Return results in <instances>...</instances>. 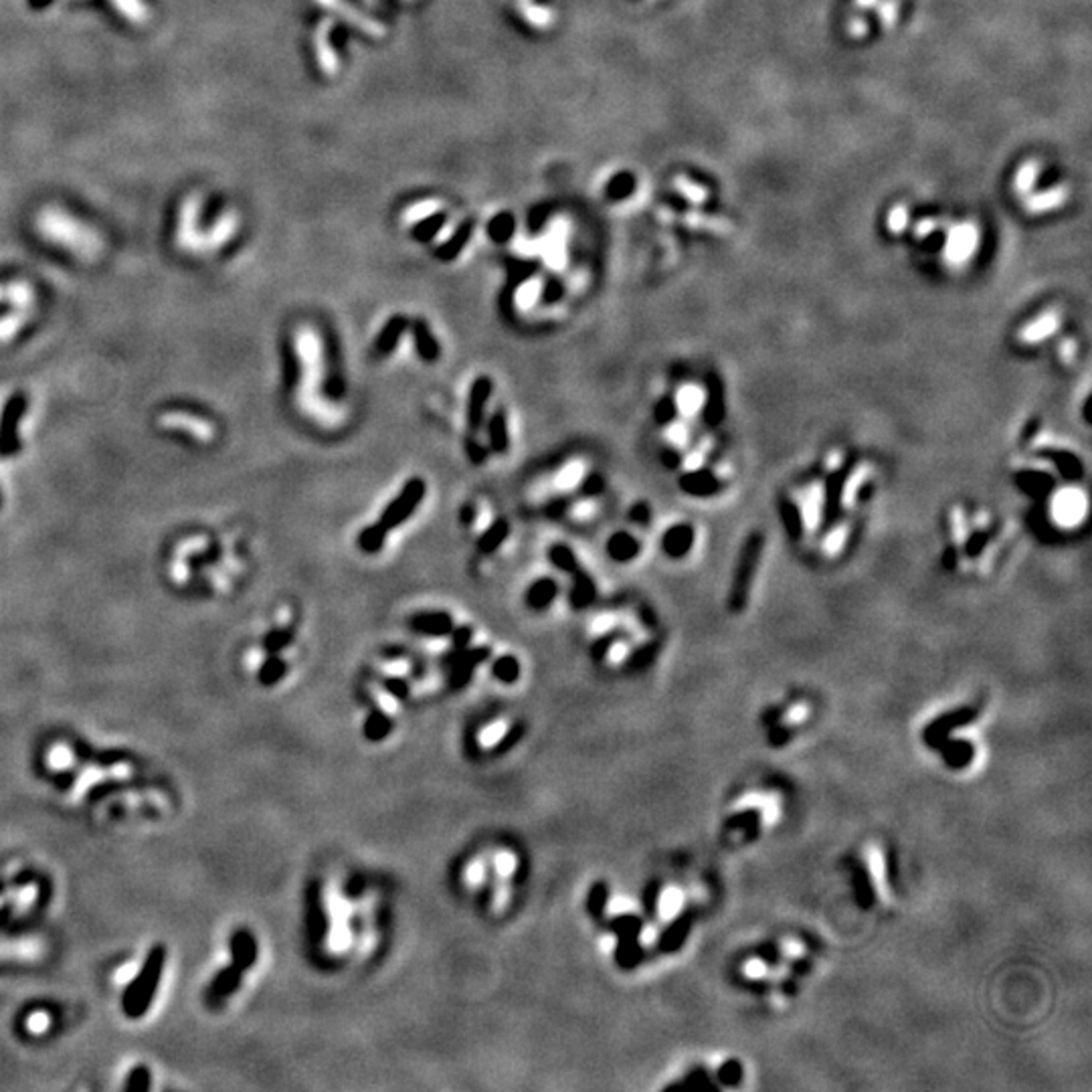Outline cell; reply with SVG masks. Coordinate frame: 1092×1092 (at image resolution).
Here are the masks:
<instances>
[{
    "mask_svg": "<svg viewBox=\"0 0 1092 1092\" xmlns=\"http://www.w3.org/2000/svg\"><path fill=\"white\" fill-rule=\"evenodd\" d=\"M568 508H571V500H568V498L561 496V498H552V500L546 504L545 510H542V512H545V516L551 518V520H558V518H562L567 514Z\"/></svg>",
    "mask_w": 1092,
    "mask_h": 1092,
    "instance_id": "49",
    "label": "cell"
},
{
    "mask_svg": "<svg viewBox=\"0 0 1092 1092\" xmlns=\"http://www.w3.org/2000/svg\"><path fill=\"white\" fill-rule=\"evenodd\" d=\"M203 213V194L193 193L182 201L181 213H178V227H177V241L184 251L193 256H201V237L203 231L198 229V219Z\"/></svg>",
    "mask_w": 1092,
    "mask_h": 1092,
    "instance_id": "5",
    "label": "cell"
},
{
    "mask_svg": "<svg viewBox=\"0 0 1092 1092\" xmlns=\"http://www.w3.org/2000/svg\"><path fill=\"white\" fill-rule=\"evenodd\" d=\"M607 905H609V886L603 880H597L587 892V912L593 919H601L605 915Z\"/></svg>",
    "mask_w": 1092,
    "mask_h": 1092,
    "instance_id": "34",
    "label": "cell"
},
{
    "mask_svg": "<svg viewBox=\"0 0 1092 1092\" xmlns=\"http://www.w3.org/2000/svg\"><path fill=\"white\" fill-rule=\"evenodd\" d=\"M615 633H603L601 637H597L595 641L589 646V656L593 662H603L607 657V653L611 652V647L615 646Z\"/></svg>",
    "mask_w": 1092,
    "mask_h": 1092,
    "instance_id": "43",
    "label": "cell"
},
{
    "mask_svg": "<svg viewBox=\"0 0 1092 1092\" xmlns=\"http://www.w3.org/2000/svg\"><path fill=\"white\" fill-rule=\"evenodd\" d=\"M640 551L641 546L640 542H637V538L625 530L613 532V535L607 538L605 552L609 555L611 561L615 562H630L640 555Z\"/></svg>",
    "mask_w": 1092,
    "mask_h": 1092,
    "instance_id": "23",
    "label": "cell"
},
{
    "mask_svg": "<svg viewBox=\"0 0 1092 1092\" xmlns=\"http://www.w3.org/2000/svg\"><path fill=\"white\" fill-rule=\"evenodd\" d=\"M34 227L43 239L65 247L69 253L86 261H93L103 253V239L96 229L57 207H45L43 211H39Z\"/></svg>",
    "mask_w": 1092,
    "mask_h": 1092,
    "instance_id": "1",
    "label": "cell"
},
{
    "mask_svg": "<svg viewBox=\"0 0 1092 1092\" xmlns=\"http://www.w3.org/2000/svg\"><path fill=\"white\" fill-rule=\"evenodd\" d=\"M166 947L162 942L148 951L146 959L134 979L129 981L122 994V1011L128 1020H140L148 1014L161 987V979L166 967Z\"/></svg>",
    "mask_w": 1092,
    "mask_h": 1092,
    "instance_id": "2",
    "label": "cell"
},
{
    "mask_svg": "<svg viewBox=\"0 0 1092 1092\" xmlns=\"http://www.w3.org/2000/svg\"><path fill=\"white\" fill-rule=\"evenodd\" d=\"M609 926L617 935V963L623 969H631L640 961V942H637V936L641 935V921L636 915H620L609 921Z\"/></svg>",
    "mask_w": 1092,
    "mask_h": 1092,
    "instance_id": "6",
    "label": "cell"
},
{
    "mask_svg": "<svg viewBox=\"0 0 1092 1092\" xmlns=\"http://www.w3.org/2000/svg\"><path fill=\"white\" fill-rule=\"evenodd\" d=\"M451 636V652H462L466 647H470V643L473 640V630L470 625H462V627H453Z\"/></svg>",
    "mask_w": 1092,
    "mask_h": 1092,
    "instance_id": "47",
    "label": "cell"
},
{
    "mask_svg": "<svg viewBox=\"0 0 1092 1092\" xmlns=\"http://www.w3.org/2000/svg\"><path fill=\"white\" fill-rule=\"evenodd\" d=\"M241 985H243V971L237 969L233 963L223 967V969H219L217 973L213 975L211 984L207 987V994H204L207 1005L211 1007L223 1005L229 997L241 989Z\"/></svg>",
    "mask_w": 1092,
    "mask_h": 1092,
    "instance_id": "11",
    "label": "cell"
},
{
    "mask_svg": "<svg viewBox=\"0 0 1092 1092\" xmlns=\"http://www.w3.org/2000/svg\"><path fill=\"white\" fill-rule=\"evenodd\" d=\"M109 3L132 24H144L148 21V17H150V11H148L144 0H109Z\"/></svg>",
    "mask_w": 1092,
    "mask_h": 1092,
    "instance_id": "35",
    "label": "cell"
},
{
    "mask_svg": "<svg viewBox=\"0 0 1092 1092\" xmlns=\"http://www.w3.org/2000/svg\"><path fill=\"white\" fill-rule=\"evenodd\" d=\"M382 690H385L387 694H391L395 700H407L409 694H411L409 682L401 676H387L385 680H382Z\"/></svg>",
    "mask_w": 1092,
    "mask_h": 1092,
    "instance_id": "42",
    "label": "cell"
},
{
    "mask_svg": "<svg viewBox=\"0 0 1092 1092\" xmlns=\"http://www.w3.org/2000/svg\"><path fill=\"white\" fill-rule=\"evenodd\" d=\"M73 783H76V773H73V771L57 773V777H55V787H57V789H61V791H67L69 787L73 785Z\"/></svg>",
    "mask_w": 1092,
    "mask_h": 1092,
    "instance_id": "56",
    "label": "cell"
},
{
    "mask_svg": "<svg viewBox=\"0 0 1092 1092\" xmlns=\"http://www.w3.org/2000/svg\"><path fill=\"white\" fill-rule=\"evenodd\" d=\"M440 208H441L440 201H423L421 204H417V207L409 208L405 217L409 223H417V221H423V219L431 217V214H435Z\"/></svg>",
    "mask_w": 1092,
    "mask_h": 1092,
    "instance_id": "45",
    "label": "cell"
},
{
    "mask_svg": "<svg viewBox=\"0 0 1092 1092\" xmlns=\"http://www.w3.org/2000/svg\"><path fill=\"white\" fill-rule=\"evenodd\" d=\"M27 316H29V312L17 310L14 314H11V316L3 318V320H0V342L11 340L14 334H17L18 328H21L23 324L27 322Z\"/></svg>",
    "mask_w": 1092,
    "mask_h": 1092,
    "instance_id": "41",
    "label": "cell"
},
{
    "mask_svg": "<svg viewBox=\"0 0 1092 1092\" xmlns=\"http://www.w3.org/2000/svg\"><path fill=\"white\" fill-rule=\"evenodd\" d=\"M239 227V217L235 211H227L223 213L221 217L214 221V225L208 229L207 233H203L201 237V256L203 253H211L214 249H221L229 239L233 237V233L237 231Z\"/></svg>",
    "mask_w": 1092,
    "mask_h": 1092,
    "instance_id": "18",
    "label": "cell"
},
{
    "mask_svg": "<svg viewBox=\"0 0 1092 1092\" xmlns=\"http://www.w3.org/2000/svg\"><path fill=\"white\" fill-rule=\"evenodd\" d=\"M391 732H393L391 716H388L385 710H381V708H375V710L368 712V716L364 718L362 735L367 741L381 742L385 741Z\"/></svg>",
    "mask_w": 1092,
    "mask_h": 1092,
    "instance_id": "25",
    "label": "cell"
},
{
    "mask_svg": "<svg viewBox=\"0 0 1092 1092\" xmlns=\"http://www.w3.org/2000/svg\"><path fill=\"white\" fill-rule=\"evenodd\" d=\"M546 555H548V561H551V565L555 567L557 571L565 572V575H572V572L581 568L577 552L568 545H565V542H555V545L548 548Z\"/></svg>",
    "mask_w": 1092,
    "mask_h": 1092,
    "instance_id": "31",
    "label": "cell"
},
{
    "mask_svg": "<svg viewBox=\"0 0 1092 1092\" xmlns=\"http://www.w3.org/2000/svg\"><path fill=\"white\" fill-rule=\"evenodd\" d=\"M51 0H29V7L31 8H45Z\"/></svg>",
    "mask_w": 1092,
    "mask_h": 1092,
    "instance_id": "60",
    "label": "cell"
},
{
    "mask_svg": "<svg viewBox=\"0 0 1092 1092\" xmlns=\"http://www.w3.org/2000/svg\"><path fill=\"white\" fill-rule=\"evenodd\" d=\"M387 536H388L387 528H382L378 522H375V525L364 526L362 530L358 532L356 546L361 548L364 555H378V552H381L387 545Z\"/></svg>",
    "mask_w": 1092,
    "mask_h": 1092,
    "instance_id": "29",
    "label": "cell"
},
{
    "mask_svg": "<svg viewBox=\"0 0 1092 1092\" xmlns=\"http://www.w3.org/2000/svg\"><path fill=\"white\" fill-rule=\"evenodd\" d=\"M510 530H512L510 522H508L506 518H496V520H493L480 536H477V542H476L477 552L486 557L498 552L504 542H506V538L510 536Z\"/></svg>",
    "mask_w": 1092,
    "mask_h": 1092,
    "instance_id": "24",
    "label": "cell"
},
{
    "mask_svg": "<svg viewBox=\"0 0 1092 1092\" xmlns=\"http://www.w3.org/2000/svg\"><path fill=\"white\" fill-rule=\"evenodd\" d=\"M229 955H231V963L237 969H241L243 973L251 971L259 959V945L256 935L245 929V926H239V929L233 931L231 936H229Z\"/></svg>",
    "mask_w": 1092,
    "mask_h": 1092,
    "instance_id": "12",
    "label": "cell"
},
{
    "mask_svg": "<svg viewBox=\"0 0 1092 1092\" xmlns=\"http://www.w3.org/2000/svg\"><path fill=\"white\" fill-rule=\"evenodd\" d=\"M316 3L320 4V7L328 8V11H332L334 14H338V17H342L346 23H351L356 29H361V31L367 33L368 37H375V39L385 37L387 29L382 27L381 23L372 21V18H368L367 14L354 11L351 4H346L344 0H316Z\"/></svg>",
    "mask_w": 1092,
    "mask_h": 1092,
    "instance_id": "16",
    "label": "cell"
},
{
    "mask_svg": "<svg viewBox=\"0 0 1092 1092\" xmlns=\"http://www.w3.org/2000/svg\"><path fill=\"white\" fill-rule=\"evenodd\" d=\"M520 662L512 653H504V656L496 657L492 664V676L498 682H502V684H514V682H518V678H520Z\"/></svg>",
    "mask_w": 1092,
    "mask_h": 1092,
    "instance_id": "33",
    "label": "cell"
},
{
    "mask_svg": "<svg viewBox=\"0 0 1092 1092\" xmlns=\"http://www.w3.org/2000/svg\"><path fill=\"white\" fill-rule=\"evenodd\" d=\"M746 973L752 975V977H759V975L765 973V965L759 963V961H751V963L746 965Z\"/></svg>",
    "mask_w": 1092,
    "mask_h": 1092,
    "instance_id": "57",
    "label": "cell"
},
{
    "mask_svg": "<svg viewBox=\"0 0 1092 1092\" xmlns=\"http://www.w3.org/2000/svg\"><path fill=\"white\" fill-rule=\"evenodd\" d=\"M158 423H161L162 427L172 429V431L187 433V435H191L198 441H208L213 437L211 423L203 417H194L191 413H181V411L164 413Z\"/></svg>",
    "mask_w": 1092,
    "mask_h": 1092,
    "instance_id": "14",
    "label": "cell"
},
{
    "mask_svg": "<svg viewBox=\"0 0 1092 1092\" xmlns=\"http://www.w3.org/2000/svg\"><path fill=\"white\" fill-rule=\"evenodd\" d=\"M37 878H39V872H34L33 868H23V870H18L8 882H11V889H24V886L34 884V880Z\"/></svg>",
    "mask_w": 1092,
    "mask_h": 1092,
    "instance_id": "50",
    "label": "cell"
},
{
    "mask_svg": "<svg viewBox=\"0 0 1092 1092\" xmlns=\"http://www.w3.org/2000/svg\"><path fill=\"white\" fill-rule=\"evenodd\" d=\"M870 864H872V874L876 876V884L880 886V890H884V860L878 852H870Z\"/></svg>",
    "mask_w": 1092,
    "mask_h": 1092,
    "instance_id": "51",
    "label": "cell"
},
{
    "mask_svg": "<svg viewBox=\"0 0 1092 1092\" xmlns=\"http://www.w3.org/2000/svg\"><path fill=\"white\" fill-rule=\"evenodd\" d=\"M463 451H466V457L472 462V466H483L488 462V446L477 440V433L467 431V435L463 437Z\"/></svg>",
    "mask_w": 1092,
    "mask_h": 1092,
    "instance_id": "39",
    "label": "cell"
},
{
    "mask_svg": "<svg viewBox=\"0 0 1092 1092\" xmlns=\"http://www.w3.org/2000/svg\"><path fill=\"white\" fill-rule=\"evenodd\" d=\"M785 951H787V953H791V955H801V951H804V949H801V945H797V942H789Z\"/></svg>",
    "mask_w": 1092,
    "mask_h": 1092,
    "instance_id": "59",
    "label": "cell"
},
{
    "mask_svg": "<svg viewBox=\"0 0 1092 1092\" xmlns=\"http://www.w3.org/2000/svg\"><path fill=\"white\" fill-rule=\"evenodd\" d=\"M328 915H326V906H324V896H322V886L318 880H312L310 886L306 890V931H308V941L312 945L320 947L324 939L328 936Z\"/></svg>",
    "mask_w": 1092,
    "mask_h": 1092,
    "instance_id": "8",
    "label": "cell"
},
{
    "mask_svg": "<svg viewBox=\"0 0 1092 1092\" xmlns=\"http://www.w3.org/2000/svg\"><path fill=\"white\" fill-rule=\"evenodd\" d=\"M603 492H605V477L599 472H589L578 483V496L585 498V500L599 498Z\"/></svg>",
    "mask_w": 1092,
    "mask_h": 1092,
    "instance_id": "40",
    "label": "cell"
},
{
    "mask_svg": "<svg viewBox=\"0 0 1092 1092\" xmlns=\"http://www.w3.org/2000/svg\"><path fill=\"white\" fill-rule=\"evenodd\" d=\"M152 1089V1072L148 1066L138 1064L134 1066L132 1070L128 1072L126 1080H124V1090H150Z\"/></svg>",
    "mask_w": 1092,
    "mask_h": 1092,
    "instance_id": "38",
    "label": "cell"
},
{
    "mask_svg": "<svg viewBox=\"0 0 1092 1092\" xmlns=\"http://www.w3.org/2000/svg\"><path fill=\"white\" fill-rule=\"evenodd\" d=\"M493 393V381L488 375H480L473 378L470 393H467L466 403V425L467 431L477 433L486 421L488 403H490Z\"/></svg>",
    "mask_w": 1092,
    "mask_h": 1092,
    "instance_id": "9",
    "label": "cell"
},
{
    "mask_svg": "<svg viewBox=\"0 0 1092 1092\" xmlns=\"http://www.w3.org/2000/svg\"><path fill=\"white\" fill-rule=\"evenodd\" d=\"M332 27H334V23L330 21V18H324L320 27H318L316 34H314V47H316L318 63H320L322 71L326 73V76H334V73L338 71L336 53H334V49L330 47V39H328V34H330Z\"/></svg>",
    "mask_w": 1092,
    "mask_h": 1092,
    "instance_id": "22",
    "label": "cell"
},
{
    "mask_svg": "<svg viewBox=\"0 0 1092 1092\" xmlns=\"http://www.w3.org/2000/svg\"><path fill=\"white\" fill-rule=\"evenodd\" d=\"M1054 512L1058 516V520L1064 522V525L1079 522L1084 516V500H1082L1079 492H1064L1054 502Z\"/></svg>",
    "mask_w": 1092,
    "mask_h": 1092,
    "instance_id": "26",
    "label": "cell"
},
{
    "mask_svg": "<svg viewBox=\"0 0 1092 1092\" xmlns=\"http://www.w3.org/2000/svg\"><path fill=\"white\" fill-rule=\"evenodd\" d=\"M571 589H568V605L572 611H585L597 599V585L593 577L583 568L572 572Z\"/></svg>",
    "mask_w": 1092,
    "mask_h": 1092,
    "instance_id": "20",
    "label": "cell"
},
{
    "mask_svg": "<svg viewBox=\"0 0 1092 1092\" xmlns=\"http://www.w3.org/2000/svg\"><path fill=\"white\" fill-rule=\"evenodd\" d=\"M0 302H11L17 310L29 312L34 303V292L27 282H11L0 286Z\"/></svg>",
    "mask_w": 1092,
    "mask_h": 1092,
    "instance_id": "27",
    "label": "cell"
},
{
    "mask_svg": "<svg viewBox=\"0 0 1092 1092\" xmlns=\"http://www.w3.org/2000/svg\"><path fill=\"white\" fill-rule=\"evenodd\" d=\"M453 623L447 611H417L407 620L409 630L425 637H447L456 627Z\"/></svg>",
    "mask_w": 1092,
    "mask_h": 1092,
    "instance_id": "13",
    "label": "cell"
},
{
    "mask_svg": "<svg viewBox=\"0 0 1092 1092\" xmlns=\"http://www.w3.org/2000/svg\"><path fill=\"white\" fill-rule=\"evenodd\" d=\"M71 751L82 765H96L103 767V769L122 765V762L132 759V752L128 749H96L83 739H71Z\"/></svg>",
    "mask_w": 1092,
    "mask_h": 1092,
    "instance_id": "10",
    "label": "cell"
},
{
    "mask_svg": "<svg viewBox=\"0 0 1092 1092\" xmlns=\"http://www.w3.org/2000/svg\"><path fill=\"white\" fill-rule=\"evenodd\" d=\"M288 676V662L283 660L279 653H269V657L263 660V664L259 666L257 672V680L261 686H276L283 678Z\"/></svg>",
    "mask_w": 1092,
    "mask_h": 1092,
    "instance_id": "30",
    "label": "cell"
},
{
    "mask_svg": "<svg viewBox=\"0 0 1092 1092\" xmlns=\"http://www.w3.org/2000/svg\"><path fill=\"white\" fill-rule=\"evenodd\" d=\"M476 518H477L476 504H472V502L463 504V506L460 508V522H462V525L466 528H470V526H473V522H476Z\"/></svg>",
    "mask_w": 1092,
    "mask_h": 1092,
    "instance_id": "52",
    "label": "cell"
},
{
    "mask_svg": "<svg viewBox=\"0 0 1092 1092\" xmlns=\"http://www.w3.org/2000/svg\"><path fill=\"white\" fill-rule=\"evenodd\" d=\"M520 739H522V725H514L510 728V731L506 732V735L500 736V739L496 741V745H493V752H496L498 757L506 755V752L510 751L512 746H514Z\"/></svg>",
    "mask_w": 1092,
    "mask_h": 1092,
    "instance_id": "46",
    "label": "cell"
},
{
    "mask_svg": "<svg viewBox=\"0 0 1092 1092\" xmlns=\"http://www.w3.org/2000/svg\"><path fill=\"white\" fill-rule=\"evenodd\" d=\"M425 493H427V483L423 477L419 476L409 477V480L403 483L401 492H398L397 496L387 504L385 510L381 512L378 525L387 528L388 532L401 528L409 518L415 514L417 508L421 506L423 500H425Z\"/></svg>",
    "mask_w": 1092,
    "mask_h": 1092,
    "instance_id": "3",
    "label": "cell"
},
{
    "mask_svg": "<svg viewBox=\"0 0 1092 1092\" xmlns=\"http://www.w3.org/2000/svg\"><path fill=\"white\" fill-rule=\"evenodd\" d=\"M490 647L480 646V647H466L462 652H447V656L443 657L441 664L450 670V676H447V684H450L451 690H462L470 684L473 670L477 666H482L483 662L490 657Z\"/></svg>",
    "mask_w": 1092,
    "mask_h": 1092,
    "instance_id": "4",
    "label": "cell"
},
{
    "mask_svg": "<svg viewBox=\"0 0 1092 1092\" xmlns=\"http://www.w3.org/2000/svg\"><path fill=\"white\" fill-rule=\"evenodd\" d=\"M804 716H805V708L804 706H797V708H793V710H791V720L793 722L801 720Z\"/></svg>",
    "mask_w": 1092,
    "mask_h": 1092,
    "instance_id": "58",
    "label": "cell"
},
{
    "mask_svg": "<svg viewBox=\"0 0 1092 1092\" xmlns=\"http://www.w3.org/2000/svg\"><path fill=\"white\" fill-rule=\"evenodd\" d=\"M292 641H293V631L289 630V627H277V630H272L269 633H266L261 646H263V652L269 656V653H282L286 647L292 646Z\"/></svg>",
    "mask_w": 1092,
    "mask_h": 1092,
    "instance_id": "36",
    "label": "cell"
},
{
    "mask_svg": "<svg viewBox=\"0 0 1092 1092\" xmlns=\"http://www.w3.org/2000/svg\"><path fill=\"white\" fill-rule=\"evenodd\" d=\"M8 889H11V882L4 880V878H0V896L7 894V890H8Z\"/></svg>",
    "mask_w": 1092,
    "mask_h": 1092,
    "instance_id": "61",
    "label": "cell"
},
{
    "mask_svg": "<svg viewBox=\"0 0 1092 1092\" xmlns=\"http://www.w3.org/2000/svg\"><path fill=\"white\" fill-rule=\"evenodd\" d=\"M144 787H150V785H146V783H144V781L108 779V781L98 783V785H93L92 789L87 791V799L92 801V804H98V801H102L103 797L112 795V793L128 791V789H144Z\"/></svg>",
    "mask_w": 1092,
    "mask_h": 1092,
    "instance_id": "32",
    "label": "cell"
},
{
    "mask_svg": "<svg viewBox=\"0 0 1092 1092\" xmlns=\"http://www.w3.org/2000/svg\"><path fill=\"white\" fill-rule=\"evenodd\" d=\"M630 518L633 522H637V525H647V520H650V508H647V504H636L630 510Z\"/></svg>",
    "mask_w": 1092,
    "mask_h": 1092,
    "instance_id": "53",
    "label": "cell"
},
{
    "mask_svg": "<svg viewBox=\"0 0 1092 1092\" xmlns=\"http://www.w3.org/2000/svg\"><path fill=\"white\" fill-rule=\"evenodd\" d=\"M676 411H678L676 401H672V398L666 397L662 398V401H657L656 407H653V419H656L660 425H667V423L674 421Z\"/></svg>",
    "mask_w": 1092,
    "mask_h": 1092,
    "instance_id": "44",
    "label": "cell"
},
{
    "mask_svg": "<svg viewBox=\"0 0 1092 1092\" xmlns=\"http://www.w3.org/2000/svg\"><path fill=\"white\" fill-rule=\"evenodd\" d=\"M562 292H565V288H562L561 283H557V286H545V288L541 289L542 300H545V303H555V302H558V300H561Z\"/></svg>",
    "mask_w": 1092,
    "mask_h": 1092,
    "instance_id": "54",
    "label": "cell"
},
{
    "mask_svg": "<svg viewBox=\"0 0 1092 1092\" xmlns=\"http://www.w3.org/2000/svg\"><path fill=\"white\" fill-rule=\"evenodd\" d=\"M518 7H520L522 14H525V18L532 24V27L546 29L552 21V13L546 11L545 7L541 8L536 7V4H532V0H518Z\"/></svg>",
    "mask_w": 1092,
    "mask_h": 1092,
    "instance_id": "37",
    "label": "cell"
},
{
    "mask_svg": "<svg viewBox=\"0 0 1092 1092\" xmlns=\"http://www.w3.org/2000/svg\"><path fill=\"white\" fill-rule=\"evenodd\" d=\"M409 332V318L405 314H395L388 320L382 324V328L378 330L375 344H372V351H375L377 356L387 358L391 356L393 352L397 351V346L401 344L403 336Z\"/></svg>",
    "mask_w": 1092,
    "mask_h": 1092,
    "instance_id": "15",
    "label": "cell"
},
{
    "mask_svg": "<svg viewBox=\"0 0 1092 1092\" xmlns=\"http://www.w3.org/2000/svg\"><path fill=\"white\" fill-rule=\"evenodd\" d=\"M692 545V530L686 525H676L666 532L662 538V548L667 557H682L686 555Z\"/></svg>",
    "mask_w": 1092,
    "mask_h": 1092,
    "instance_id": "28",
    "label": "cell"
},
{
    "mask_svg": "<svg viewBox=\"0 0 1092 1092\" xmlns=\"http://www.w3.org/2000/svg\"><path fill=\"white\" fill-rule=\"evenodd\" d=\"M409 332L413 336V346H415L417 356L421 358L423 362L433 364L440 361L441 356V344L437 340V336L433 334L431 326L423 320V318H417V320H409Z\"/></svg>",
    "mask_w": 1092,
    "mask_h": 1092,
    "instance_id": "17",
    "label": "cell"
},
{
    "mask_svg": "<svg viewBox=\"0 0 1092 1092\" xmlns=\"http://www.w3.org/2000/svg\"><path fill=\"white\" fill-rule=\"evenodd\" d=\"M488 435V450L496 456H506L510 451V429H508V417L504 409H496L488 419L486 425Z\"/></svg>",
    "mask_w": 1092,
    "mask_h": 1092,
    "instance_id": "21",
    "label": "cell"
},
{
    "mask_svg": "<svg viewBox=\"0 0 1092 1092\" xmlns=\"http://www.w3.org/2000/svg\"><path fill=\"white\" fill-rule=\"evenodd\" d=\"M680 905H682V896L678 890H670L667 894H664L660 900H657V909H660V912L664 916H674L678 909H680Z\"/></svg>",
    "mask_w": 1092,
    "mask_h": 1092,
    "instance_id": "48",
    "label": "cell"
},
{
    "mask_svg": "<svg viewBox=\"0 0 1092 1092\" xmlns=\"http://www.w3.org/2000/svg\"><path fill=\"white\" fill-rule=\"evenodd\" d=\"M558 593H561V585H558L555 578L541 577L528 585V589L525 593V603L530 611H536V613L546 611L548 607L555 603Z\"/></svg>",
    "mask_w": 1092,
    "mask_h": 1092,
    "instance_id": "19",
    "label": "cell"
},
{
    "mask_svg": "<svg viewBox=\"0 0 1092 1092\" xmlns=\"http://www.w3.org/2000/svg\"><path fill=\"white\" fill-rule=\"evenodd\" d=\"M362 892H364V882L362 878H358V876H354V878L348 880L346 886H344V894L351 896V899H358Z\"/></svg>",
    "mask_w": 1092,
    "mask_h": 1092,
    "instance_id": "55",
    "label": "cell"
},
{
    "mask_svg": "<svg viewBox=\"0 0 1092 1092\" xmlns=\"http://www.w3.org/2000/svg\"><path fill=\"white\" fill-rule=\"evenodd\" d=\"M322 354H324V391L332 401H340L346 391L342 372V352L340 342L334 332H324L322 338Z\"/></svg>",
    "mask_w": 1092,
    "mask_h": 1092,
    "instance_id": "7",
    "label": "cell"
}]
</instances>
